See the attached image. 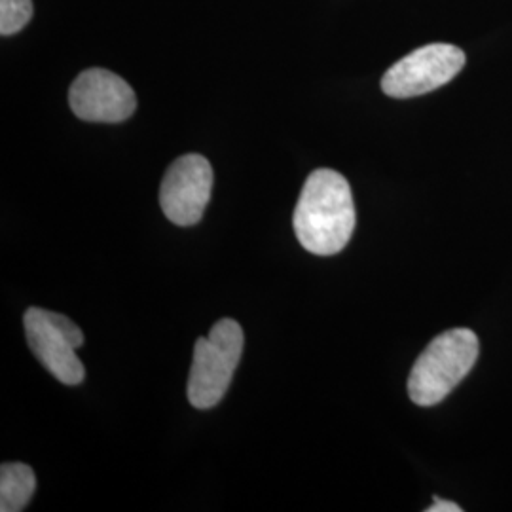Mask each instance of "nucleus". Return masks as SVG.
Returning a JSON list of instances; mask_svg holds the SVG:
<instances>
[{"instance_id":"f03ea898","label":"nucleus","mask_w":512,"mask_h":512,"mask_svg":"<svg viewBox=\"0 0 512 512\" xmlns=\"http://www.w3.org/2000/svg\"><path fill=\"white\" fill-rule=\"evenodd\" d=\"M480 344L469 329L446 330L423 349L408 378V395L418 406L442 403L471 372Z\"/></svg>"},{"instance_id":"9d476101","label":"nucleus","mask_w":512,"mask_h":512,"mask_svg":"<svg viewBox=\"0 0 512 512\" xmlns=\"http://www.w3.org/2000/svg\"><path fill=\"white\" fill-rule=\"evenodd\" d=\"M427 512H461L463 509L456 505V503H452V501H446V499H440V497H435L433 499V505L429 507V509H425Z\"/></svg>"},{"instance_id":"0eeeda50","label":"nucleus","mask_w":512,"mask_h":512,"mask_svg":"<svg viewBox=\"0 0 512 512\" xmlns=\"http://www.w3.org/2000/svg\"><path fill=\"white\" fill-rule=\"evenodd\" d=\"M74 116L84 122L120 124L133 116L137 97L128 82L105 69L78 74L69 90Z\"/></svg>"},{"instance_id":"423d86ee","label":"nucleus","mask_w":512,"mask_h":512,"mask_svg":"<svg viewBox=\"0 0 512 512\" xmlns=\"http://www.w3.org/2000/svg\"><path fill=\"white\" fill-rule=\"evenodd\" d=\"M213 167L200 154H184L165 171L160 205L165 217L177 226H194L202 220L211 200Z\"/></svg>"},{"instance_id":"7ed1b4c3","label":"nucleus","mask_w":512,"mask_h":512,"mask_svg":"<svg viewBox=\"0 0 512 512\" xmlns=\"http://www.w3.org/2000/svg\"><path fill=\"white\" fill-rule=\"evenodd\" d=\"M243 342V329L234 319H220L209 336L196 342L188 378V401L194 408L207 410L222 401L238 368Z\"/></svg>"},{"instance_id":"39448f33","label":"nucleus","mask_w":512,"mask_h":512,"mask_svg":"<svg viewBox=\"0 0 512 512\" xmlns=\"http://www.w3.org/2000/svg\"><path fill=\"white\" fill-rule=\"evenodd\" d=\"M465 61V52L454 44L435 42L421 46L404 55L384 74L382 90L395 99L435 92L458 76Z\"/></svg>"},{"instance_id":"20e7f679","label":"nucleus","mask_w":512,"mask_h":512,"mask_svg":"<svg viewBox=\"0 0 512 512\" xmlns=\"http://www.w3.org/2000/svg\"><path fill=\"white\" fill-rule=\"evenodd\" d=\"M27 344L55 380L61 384L78 385L86 378V368L76 355L84 346V332L61 313L29 308L23 315Z\"/></svg>"},{"instance_id":"f257e3e1","label":"nucleus","mask_w":512,"mask_h":512,"mask_svg":"<svg viewBox=\"0 0 512 512\" xmlns=\"http://www.w3.org/2000/svg\"><path fill=\"white\" fill-rule=\"evenodd\" d=\"M355 203L348 179L334 169H315L302 186L293 226L300 245L317 256L340 253L355 230Z\"/></svg>"},{"instance_id":"1a4fd4ad","label":"nucleus","mask_w":512,"mask_h":512,"mask_svg":"<svg viewBox=\"0 0 512 512\" xmlns=\"http://www.w3.org/2000/svg\"><path fill=\"white\" fill-rule=\"evenodd\" d=\"M33 18V0H0V35L19 33Z\"/></svg>"},{"instance_id":"6e6552de","label":"nucleus","mask_w":512,"mask_h":512,"mask_svg":"<svg viewBox=\"0 0 512 512\" xmlns=\"http://www.w3.org/2000/svg\"><path fill=\"white\" fill-rule=\"evenodd\" d=\"M37 490L35 471L25 463H2L0 467V511L27 509Z\"/></svg>"}]
</instances>
